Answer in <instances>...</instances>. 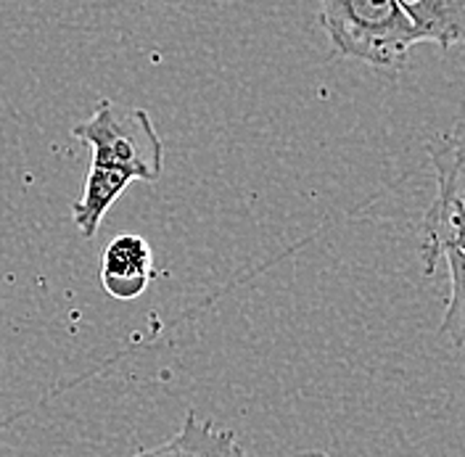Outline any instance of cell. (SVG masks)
I'll return each mask as SVG.
<instances>
[{"label":"cell","instance_id":"4","mask_svg":"<svg viewBox=\"0 0 465 457\" xmlns=\"http://www.w3.org/2000/svg\"><path fill=\"white\" fill-rule=\"evenodd\" d=\"M429 156L436 172V199L429 209L465 214V116L452 130L436 135Z\"/></svg>","mask_w":465,"mask_h":457},{"label":"cell","instance_id":"7","mask_svg":"<svg viewBox=\"0 0 465 457\" xmlns=\"http://www.w3.org/2000/svg\"><path fill=\"white\" fill-rule=\"evenodd\" d=\"M133 180L127 174L116 170H106V167H95L90 164V172L85 177V188H83V196L72 204V223L77 225L83 238H93L106 212L116 204V199L127 191Z\"/></svg>","mask_w":465,"mask_h":457},{"label":"cell","instance_id":"8","mask_svg":"<svg viewBox=\"0 0 465 457\" xmlns=\"http://www.w3.org/2000/svg\"><path fill=\"white\" fill-rule=\"evenodd\" d=\"M441 259L450 273V299L441 317V333L458 349H465V259L455 252H444Z\"/></svg>","mask_w":465,"mask_h":457},{"label":"cell","instance_id":"3","mask_svg":"<svg viewBox=\"0 0 465 457\" xmlns=\"http://www.w3.org/2000/svg\"><path fill=\"white\" fill-rule=\"evenodd\" d=\"M98 278L112 299L133 302L143 296L145 288L156 278L151 243L135 233H122L112 238L109 246L104 249Z\"/></svg>","mask_w":465,"mask_h":457},{"label":"cell","instance_id":"5","mask_svg":"<svg viewBox=\"0 0 465 457\" xmlns=\"http://www.w3.org/2000/svg\"><path fill=\"white\" fill-rule=\"evenodd\" d=\"M235 447L238 439L232 431L217 429L212 421H202L193 410H188L174 436L130 457H228Z\"/></svg>","mask_w":465,"mask_h":457},{"label":"cell","instance_id":"6","mask_svg":"<svg viewBox=\"0 0 465 457\" xmlns=\"http://www.w3.org/2000/svg\"><path fill=\"white\" fill-rule=\"evenodd\" d=\"M423 43L465 45V0H397Z\"/></svg>","mask_w":465,"mask_h":457},{"label":"cell","instance_id":"9","mask_svg":"<svg viewBox=\"0 0 465 457\" xmlns=\"http://www.w3.org/2000/svg\"><path fill=\"white\" fill-rule=\"evenodd\" d=\"M291 457H331V455H325V452H296V455H291Z\"/></svg>","mask_w":465,"mask_h":457},{"label":"cell","instance_id":"1","mask_svg":"<svg viewBox=\"0 0 465 457\" xmlns=\"http://www.w3.org/2000/svg\"><path fill=\"white\" fill-rule=\"evenodd\" d=\"M320 27L333 54L397 72L423 43L397 0H318Z\"/></svg>","mask_w":465,"mask_h":457},{"label":"cell","instance_id":"2","mask_svg":"<svg viewBox=\"0 0 465 457\" xmlns=\"http://www.w3.org/2000/svg\"><path fill=\"white\" fill-rule=\"evenodd\" d=\"M72 135L90 145L95 167L122 172L133 183H156L164 172V144L145 109L104 98Z\"/></svg>","mask_w":465,"mask_h":457},{"label":"cell","instance_id":"10","mask_svg":"<svg viewBox=\"0 0 465 457\" xmlns=\"http://www.w3.org/2000/svg\"><path fill=\"white\" fill-rule=\"evenodd\" d=\"M228 457H249V455H246V450H243V447L238 444V447H235V450H232V452Z\"/></svg>","mask_w":465,"mask_h":457}]
</instances>
